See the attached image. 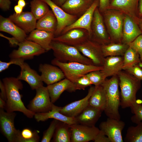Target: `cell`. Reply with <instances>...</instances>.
I'll use <instances>...</instances> for the list:
<instances>
[{
    "instance_id": "5",
    "label": "cell",
    "mask_w": 142,
    "mask_h": 142,
    "mask_svg": "<svg viewBox=\"0 0 142 142\" xmlns=\"http://www.w3.org/2000/svg\"><path fill=\"white\" fill-rule=\"evenodd\" d=\"M51 64L59 67L63 72L65 78L72 82L90 72L101 70L103 68V66L86 64L76 62L63 63L55 58L52 60Z\"/></svg>"
},
{
    "instance_id": "26",
    "label": "cell",
    "mask_w": 142,
    "mask_h": 142,
    "mask_svg": "<svg viewBox=\"0 0 142 142\" xmlns=\"http://www.w3.org/2000/svg\"><path fill=\"white\" fill-rule=\"evenodd\" d=\"M55 37L53 33L36 29L30 33L26 39L37 44L47 52L51 49L50 44Z\"/></svg>"
},
{
    "instance_id": "39",
    "label": "cell",
    "mask_w": 142,
    "mask_h": 142,
    "mask_svg": "<svg viewBox=\"0 0 142 142\" xmlns=\"http://www.w3.org/2000/svg\"><path fill=\"white\" fill-rule=\"evenodd\" d=\"M130 108L132 113L134 114L131 117V120L132 122L137 124L142 121V104L136 102Z\"/></svg>"
},
{
    "instance_id": "36",
    "label": "cell",
    "mask_w": 142,
    "mask_h": 142,
    "mask_svg": "<svg viewBox=\"0 0 142 142\" xmlns=\"http://www.w3.org/2000/svg\"><path fill=\"white\" fill-rule=\"evenodd\" d=\"M123 70H124L140 63L139 55L129 47L123 56Z\"/></svg>"
},
{
    "instance_id": "12",
    "label": "cell",
    "mask_w": 142,
    "mask_h": 142,
    "mask_svg": "<svg viewBox=\"0 0 142 142\" xmlns=\"http://www.w3.org/2000/svg\"><path fill=\"white\" fill-rule=\"evenodd\" d=\"M69 126L72 142L93 141L100 130L95 126H90L76 123Z\"/></svg>"
},
{
    "instance_id": "22",
    "label": "cell",
    "mask_w": 142,
    "mask_h": 142,
    "mask_svg": "<svg viewBox=\"0 0 142 142\" xmlns=\"http://www.w3.org/2000/svg\"><path fill=\"white\" fill-rule=\"evenodd\" d=\"M142 34V32L135 20L125 14L123 31V43L128 44Z\"/></svg>"
},
{
    "instance_id": "49",
    "label": "cell",
    "mask_w": 142,
    "mask_h": 142,
    "mask_svg": "<svg viewBox=\"0 0 142 142\" xmlns=\"http://www.w3.org/2000/svg\"><path fill=\"white\" fill-rule=\"evenodd\" d=\"M0 35L1 37L7 39L9 40V43L12 45H18L19 43H20L13 37L12 38L8 37L5 36L1 33H0Z\"/></svg>"
},
{
    "instance_id": "52",
    "label": "cell",
    "mask_w": 142,
    "mask_h": 142,
    "mask_svg": "<svg viewBox=\"0 0 142 142\" xmlns=\"http://www.w3.org/2000/svg\"><path fill=\"white\" fill-rule=\"evenodd\" d=\"M55 4L61 7L67 0H52Z\"/></svg>"
},
{
    "instance_id": "1",
    "label": "cell",
    "mask_w": 142,
    "mask_h": 142,
    "mask_svg": "<svg viewBox=\"0 0 142 142\" xmlns=\"http://www.w3.org/2000/svg\"><path fill=\"white\" fill-rule=\"evenodd\" d=\"M6 93L7 100L5 109L8 112L18 111L29 118H32L35 114L27 108L21 99L19 90L23 88L22 83L17 78L6 77L3 79Z\"/></svg>"
},
{
    "instance_id": "47",
    "label": "cell",
    "mask_w": 142,
    "mask_h": 142,
    "mask_svg": "<svg viewBox=\"0 0 142 142\" xmlns=\"http://www.w3.org/2000/svg\"><path fill=\"white\" fill-rule=\"evenodd\" d=\"M11 2L10 0H0V8L3 11L9 9Z\"/></svg>"
},
{
    "instance_id": "24",
    "label": "cell",
    "mask_w": 142,
    "mask_h": 142,
    "mask_svg": "<svg viewBox=\"0 0 142 142\" xmlns=\"http://www.w3.org/2000/svg\"><path fill=\"white\" fill-rule=\"evenodd\" d=\"M61 108L53 104L50 111L45 113H36L34 117L38 122L44 121L49 119L52 118L69 125L77 123L75 118L68 117L60 112Z\"/></svg>"
},
{
    "instance_id": "34",
    "label": "cell",
    "mask_w": 142,
    "mask_h": 142,
    "mask_svg": "<svg viewBox=\"0 0 142 142\" xmlns=\"http://www.w3.org/2000/svg\"><path fill=\"white\" fill-rule=\"evenodd\" d=\"M30 7L31 12L37 20L42 17L50 10L48 4L42 0H32Z\"/></svg>"
},
{
    "instance_id": "30",
    "label": "cell",
    "mask_w": 142,
    "mask_h": 142,
    "mask_svg": "<svg viewBox=\"0 0 142 142\" xmlns=\"http://www.w3.org/2000/svg\"><path fill=\"white\" fill-rule=\"evenodd\" d=\"M57 25V18L52 10H50L45 15L38 20L36 29L51 32L54 34Z\"/></svg>"
},
{
    "instance_id": "46",
    "label": "cell",
    "mask_w": 142,
    "mask_h": 142,
    "mask_svg": "<svg viewBox=\"0 0 142 142\" xmlns=\"http://www.w3.org/2000/svg\"><path fill=\"white\" fill-rule=\"evenodd\" d=\"M109 2V0H99L98 8L100 12H103L108 9Z\"/></svg>"
},
{
    "instance_id": "55",
    "label": "cell",
    "mask_w": 142,
    "mask_h": 142,
    "mask_svg": "<svg viewBox=\"0 0 142 142\" xmlns=\"http://www.w3.org/2000/svg\"><path fill=\"white\" fill-rule=\"evenodd\" d=\"M136 21L142 33V18H140L138 17Z\"/></svg>"
},
{
    "instance_id": "19",
    "label": "cell",
    "mask_w": 142,
    "mask_h": 142,
    "mask_svg": "<svg viewBox=\"0 0 142 142\" xmlns=\"http://www.w3.org/2000/svg\"><path fill=\"white\" fill-rule=\"evenodd\" d=\"M8 18L26 34L36 29L37 20L31 12H23L20 14L14 13Z\"/></svg>"
},
{
    "instance_id": "6",
    "label": "cell",
    "mask_w": 142,
    "mask_h": 142,
    "mask_svg": "<svg viewBox=\"0 0 142 142\" xmlns=\"http://www.w3.org/2000/svg\"><path fill=\"white\" fill-rule=\"evenodd\" d=\"M104 21L111 39L116 43H121L125 14L118 10L107 9L103 12Z\"/></svg>"
},
{
    "instance_id": "32",
    "label": "cell",
    "mask_w": 142,
    "mask_h": 142,
    "mask_svg": "<svg viewBox=\"0 0 142 142\" xmlns=\"http://www.w3.org/2000/svg\"><path fill=\"white\" fill-rule=\"evenodd\" d=\"M129 47L127 44L112 42L102 45V49L104 57L112 56H123Z\"/></svg>"
},
{
    "instance_id": "23",
    "label": "cell",
    "mask_w": 142,
    "mask_h": 142,
    "mask_svg": "<svg viewBox=\"0 0 142 142\" xmlns=\"http://www.w3.org/2000/svg\"><path fill=\"white\" fill-rule=\"evenodd\" d=\"M94 0H67L61 7L67 13L79 18L89 8Z\"/></svg>"
},
{
    "instance_id": "43",
    "label": "cell",
    "mask_w": 142,
    "mask_h": 142,
    "mask_svg": "<svg viewBox=\"0 0 142 142\" xmlns=\"http://www.w3.org/2000/svg\"><path fill=\"white\" fill-rule=\"evenodd\" d=\"M127 44L139 55H141L142 54V34L138 36L132 42Z\"/></svg>"
},
{
    "instance_id": "54",
    "label": "cell",
    "mask_w": 142,
    "mask_h": 142,
    "mask_svg": "<svg viewBox=\"0 0 142 142\" xmlns=\"http://www.w3.org/2000/svg\"><path fill=\"white\" fill-rule=\"evenodd\" d=\"M17 4L23 8L26 6V3L25 0H18Z\"/></svg>"
},
{
    "instance_id": "38",
    "label": "cell",
    "mask_w": 142,
    "mask_h": 142,
    "mask_svg": "<svg viewBox=\"0 0 142 142\" xmlns=\"http://www.w3.org/2000/svg\"><path fill=\"white\" fill-rule=\"evenodd\" d=\"M85 75L88 78L92 84L95 86L101 85L106 78L101 70L92 71Z\"/></svg>"
},
{
    "instance_id": "27",
    "label": "cell",
    "mask_w": 142,
    "mask_h": 142,
    "mask_svg": "<svg viewBox=\"0 0 142 142\" xmlns=\"http://www.w3.org/2000/svg\"><path fill=\"white\" fill-rule=\"evenodd\" d=\"M50 100L53 103L59 98L63 93L65 91L71 92H75L73 83L65 78L47 87Z\"/></svg>"
},
{
    "instance_id": "8",
    "label": "cell",
    "mask_w": 142,
    "mask_h": 142,
    "mask_svg": "<svg viewBox=\"0 0 142 142\" xmlns=\"http://www.w3.org/2000/svg\"><path fill=\"white\" fill-rule=\"evenodd\" d=\"M74 46L83 55L90 59L94 65L103 66L105 57L102 52V45L88 39Z\"/></svg>"
},
{
    "instance_id": "3",
    "label": "cell",
    "mask_w": 142,
    "mask_h": 142,
    "mask_svg": "<svg viewBox=\"0 0 142 142\" xmlns=\"http://www.w3.org/2000/svg\"><path fill=\"white\" fill-rule=\"evenodd\" d=\"M104 90L106 103L104 110L108 118L120 120L119 111L120 106V94L119 89V79L118 75L106 79L101 85Z\"/></svg>"
},
{
    "instance_id": "56",
    "label": "cell",
    "mask_w": 142,
    "mask_h": 142,
    "mask_svg": "<svg viewBox=\"0 0 142 142\" xmlns=\"http://www.w3.org/2000/svg\"><path fill=\"white\" fill-rule=\"evenodd\" d=\"M140 58L141 62L142 63V54L140 55Z\"/></svg>"
},
{
    "instance_id": "57",
    "label": "cell",
    "mask_w": 142,
    "mask_h": 142,
    "mask_svg": "<svg viewBox=\"0 0 142 142\" xmlns=\"http://www.w3.org/2000/svg\"><path fill=\"white\" fill-rule=\"evenodd\" d=\"M13 0V1H17V0Z\"/></svg>"
},
{
    "instance_id": "31",
    "label": "cell",
    "mask_w": 142,
    "mask_h": 142,
    "mask_svg": "<svg viewBox=\"0 0 142 142\" xmlns=\"http://www.w3.org/2000/svg\"><path fill=\"white\" fill-rule=\"evenodd\" d=\"M106 103V96L103 87L101 85L95 86L89 100V105L103 111L105 109Z\"/></svg>"
},
{
    "instance_id": "2",
    "label": "cell",
    "mask_w": 142,
    "mask_h": 142,
    "mask_svg": "<svg viewBox=\"0 0 142 142\" xmlns=\"http://www.w3.org/2000/svg\"><path fill=\"white\" fill-rule=\"evenodd\" d=\"M117 75L120 89V106L123 109L130 107L136 102V94L141 87V80L125 71H121Z\"/></svg>"
},
{
    "instance_id": "53",
    "label": "cell",
    "mask_w": 142,
    "mask_h": 142,
    "mask_svg": "<svg viewBox=\"0 0 142 142\" xmlns=\"http://www.w3.org/2000/svg\"><path fill=\"white\" fill-rule=\"evenodd\" d=\"M6 105V102L4 100L0 98V108L1 109H4Z\"/></svg>"
},
{
    "instance_id": "28",
    "label": "cell",
    "mask_w": 142,
    "mask_h": 142,
    "mask_svg": "<svg viewBox=\"0 0 142 142\" xmlns=\"http://www.w3.org/2000/svg\"><path fill=\"white\" fill-rule=\"evenodd\" d=\"M123 56H112L105 58L101 71L107 78L108 77L117 75L123 70Z\"/></svg>"
},
{
    "instance_id": "42",
    "label": "cell",
    "mask_w": 142,
    "mask_h": 142,
    "mask_svg": "<svg viewBox=\"0 0 142 142\" xmlns=\"http://www.w3.org/2000/svg\"><path fill=\"white\" fill-rule=\"evenodd\" d=\"M24 60L21 58H13L11 59L10 61L8 62L0 61V72L7 69L10 65L14 64L19 66V67L24 63Z\"/></svg>"
},
{
    "instance_id": "10",
    "label": "cell",
    "mask_w": 142,
    "mask_h": 142,
    "mask_svg": "<svg viewBox=\"0 0 142 142\" xmlns=\"http://www.w3.org/2000/svg\"><path fill=\"white\" fill-rule=\"evenodd\" d=\"M36 90V95L28 105V109L35 113L50 111L53 104L51 101L47 87L43 86Z\"/></svg>"
},
{
    "instance_id": "18",
    "label": "cell",
    "mask_w": 142,
    "mask_h": 142,
    "mask_svg": "<svg viewBox=\"0 0 142 142\" xmlns=\"http://www.w3.org/2000/svg\"><path fill=\"white\" fill-rule=\"evenodd\" d=\"M95 88V86L90 87L87 95L84 98L70 103L62 107L60 112L68 117H75L89 105V99Z\"/></svg>"
},
{
    "instance_id": "40",
    "label": "cell",
    "mask_w": 142,
    "mask_h": 142,
    "mask_svg": "<svg viewBox=\"0 0 142 142\" xmlns=\"http://www.w3.org/2000/svg\"><path fill=\"white\" fill-rule=\"evenodd\" d=\"M59 120L54 119L51 123L48 128L44 132L41 140L42 142H49L53 137Z\"/></svg>"
},
{
    "instance_id": "13",
    "label": "cell",
    "mask_w": 142,
    "mask_h": 142,
    "mask_svg": "<svg viewBox=\"0 0 142 142\" xmlns=\"http://www.w3.org/2000/svg\"><path fill=\"white\" fill-rule=\"evenodd\" d=\"M125 124L120 120L108 118L106 121L100 123L99 129L109 138L111 142H123L122 132Z\"/></svg>"
},
{
    "instance_id": "16",
    "label": "cell",
    "mask_w": 142,
    "mask_h": 142,
    "mask_svg": "<svg viewBox=\"0 0 142 142\" xmlns=\"http://www.w3.org/2000/svg\"><path fill=\"white\" fill-rule=\"evenodd\" d=\"M99 0H94L92 5L86 12L74 23L65 28L62 31L61 35L71 29L79 28L87 30L89 33L90 38L91 33V26L94 13L96 8L99 6Z\"/></svg>"
},
{
    "instance_id": "33",
    "label": "cell",
    "mask_w": 142,
    "mask_h": 142,
    "mask_svg": "<svg viewBox=\"0 0 142 142\" xmlns=\"http://www.w3.org/2000/svg\"><path fill=\"white\" fill-rule=\"evenodd\" d=\"M70 125L64 122H59L53 136L55 142H70Z\"/></svg>"
},
{
    "instance_id": "35",
    "label": "cell",
    "mask_w": 142,
    "mask_h": 142,
    "mask_svg": "<svg viewBox=\"0 0 142 142\" xmlns=\"http://www.w3.org/2000/svg\"><path fill=\"white\" fill-rule=\"evenodd\" d=\"M125 142H142V121L136 126L128 129L124 139Z\"/></svg>"
},
{
    "instance_id": "44",
    "label": "cell",
    "mask_w": 142,
    "mask_h": 142,
    "mask_svg": "<svg viewBox=\"0 0 142 142\" xmlns=\"http://www.w3.org/2000/svg\"><path fill=\"white\" fill-rule=\"evenodd\" d=\"M124 70L140 80H142V69L138 64L127 68Z\"/></svg>"
},
{
    "instance_id": "14",
    "label": "cell",
    "mask_w": 142,
    "mask_h": 142,
    "mask_svg": "<svg viewBox=\"0 0 142 142\" xmlns=\"http://www.w3.org/2000/svg\"><path fill=\"white\" fill-rule=\"evenodd\" d=\"M42 0L45 2L50 7L57 20L58 25L54 33L55 37L60 35L65 28L72 24L79 18L77 16L67 13L52 0Z\"/></svg>"
},
{
    "instance_id": "21",
    "label": "cell",
    "mask_w": 142,
    "mask_h": 142,
    "mask_svg": "<svg viewBox=\"0 0 142 142\" xmlns=\"http://www.w3.org/2000/svg\"><path fill=\"white\" fill-rule=\"evenodd\" d=\"M20 67L21 71L17 77L19 80L26 82L33 90L43 86L40 75L32 69L27 63L24 62Z\"/></svg>"
},
{
    "instance_id": "37",
    "label": "cell",
    "mask_w": 142,
    "mask_h": 142,
    "mask_svg": "<svg viewBox=\"0 0 142 142\" xmlns=\"http://www.w3.org/2000/svg\"><path fill=\"white\" fill-rule=\"evenodd\" d=\"M37 131H33L28 128L24 129L21 131V142H37L39 137Z\"/></svg>"
},
{
    "instance_id": "15",
    "label": "cell",
    "mask_w": 142,
    "mask_h": 142,
    "mask_svg": "<svg viewBox=\"0 0 142 142\" xmlns=\"http://www.w3.org/2000/svg\"><path fill=\"white\" fill-rule=\"evenodd\" d=\"M89 38V34L87 30L76 28L71 29L63 34L55 37L53 40L74 46L82 43Z\"/></svg>"
},
{
    "instance_id": "45",
    "label": "cell",
    "mask_w": 142,
    "mask_h": 142,
    "mask_svg": "<svg viewBox=\"0 0 142 142\" xmlns=\"http://www.w3.org/2000/svg\"><path fill=\"white\" fill-rule=\"evenodd\" d=\"M93 141L94 142H111L109 138L100 130Z\"/></svg>"
},
{
    "instance_id": "25",
    "label": "cell",
    "mask_w": 142,
    "mask_h": 142,
    "mask_svg": "<svg viewBox=\"0 0 142 142\" xmlns=\"http://www.w3.org/2000/svg\"><path fill=\"white\" fill-rule=\"evenodd\" d=\"M102 111L89 105L75 117L77 123L90 126H94L101 116Z\"/></svg>"
},
{
    "instance_id": "51",
    "label": "cell",
    "mask_w": 142,
    "mask_h": 142,
    "mask_svg": "<svg viewBox=\"0 0 142 142\" xmlns=\"http://www.w3.org/2000/svg\"><path fill=\"white\" fill-rule=\"evenodd\" d=\"M138 15L139 18H142V0H139L138 8Z\"/></svg>"
},
{
    "instance_id": "7",
    "label": "cell",
    "mask_w": 142,
    "mask_h": 142,
    "mask_svg": "<svg viewBox=\"0 0 142 142\" xmlns=\"http://www.w3.org/2000/svg\"><path fill=\"white\" fill-rule=\"evenodd\" d=\"M16 114L5 111L0 109V126L2 133L9 142H21V131L17 129L14 124Z\"/></svg>"
},
{
    "instance_id": "4",
    "label": "cell",
    "mask_w": 142,
    "mask_h": 142,
    "mask_svg": "<svg viewBox=\"0 0 142 142\" xmlns=\"http://www.w3.org/2000/svg\"><path fill=\"white\" fill-rule=\"evenodd\" d=\"M50 47L53 51L55 58L59 62H76L86 64L94 65L90 59L83 55L74 46L53 40Z\"/></svg>"
},
{
    "instance_id": "41",
    "label": "cell",
    "mask_w": 142,
    "mask_h": 142,
    "mask_svg": "<svg viewBox=\"0 0 142 142\" xmlns=\"http://www.w3.org/2000/svg\"><path fill=\"white\" fill-rule=\"evenodd\" d=\"M73 83L75 91L78 90H84L86 87L92 84L85 75L77 79Z\"/></svg>"
},
{
    "instance_id": "48",
    "label": "cell",
    "mask_w": 142,
    "mask_h": 142,
    "mask_svg": "<svg viewBox=\"0 0 142 142\" xmlns=\"http://www.w3.org/2000/svg\"><path fill=\"white\" fill-rule=\"evenodd\" d=\"M0 88L1 90L0 97L2 99L6 101L7 100L6 91L4 85L2 81L0 80Z\"/></svg>"
},
{
    "instance_id": "17",
    "label": "cell",
    "mask_w": 142,
    "mask_h": 142,
    "mask_svg": "<svg viewBox=\"0 0 142 142\" xmlns=\"http://www.w3.org/2000/svg\"><path fill=\"white\" fill-rule=\"evenodd\" d=\"M42 80L47 85L59 82L65 78L62 70L58 67L48 64H41L39 67Z\"/></svg>"
},
{
    "instance_id": "50",
    "label": "cell",
    "mask_w": 142,
    "mask_h": 142,
    "mask_svg": "<svg viewBox=\"0 0 142 142\" xmlns=\"http://www.w3.org/2000/svg\"><path fill=\"white\" fill-rule=\"evenodd\" d=\"M23 8L18 5H16L14 7V10L15 13L17 14H20L23 12Z\"/></svg>"
},
{
    "instance_id": "29",
    "label": "cell",
    "mask_w": 142,
    "mask_h": 142,
    "mask_svg": "<svg viewBox=\"0 0 142 142\" xmlns=\"http://www.w3.org/2000/svg\"><path fill=\"white\" fill-rule=\"evenodd\" d=\"M0 31L7 33L16 39L19 42L25 39L27 34L8 18L0 16Z\"/></svg>"
},
{
    "instance_id": "9",
    "label": "cell",
    "mask_w": 142,
    "mask_h": 142,
    "mask_svg": "<svg viewBox=\"0 0 142 142\" xmlns=\"http://www.w3.org/2000/svg\"><path fill=\"white\" fill-rule=\"evenodd\" d=\"M91 29L89 39L102 45L109 43L110 38L107 33L103 17L98 7L94 13Z\"/></svg>"
},
{
    "instance_id": "20",
    "label": "cell",
    "mask_w": 142,
    "mask_h": 142,
    "mask_svg": "<svg viewBox=\"0 0 142 142\" xmlns=\"http://www.w3.org/2000/svg\"><path fill=\"white\" fill-rule=\"evenodd\" d=\"M108 9L118 10L135 20L138 17L139 0H109Z\"/></svg>"
},
{
    "instance_id": "11",
    "label": "cell",
    "mask_w": 142,
    "mask_h": 142,
    "mask_svg": "<svg viewBox=\"0 0 142 142\" xmlns=\"http://www.w3.org/2000/svg\"><path fill=\"white\" fill-rule=\"evenodd\" d=\"M17 49L13 50L9 54L11 58H21L24 60L31 59L46 52L37 44L26 39L19 43Z\"/></svg>"
}]
</instances>
